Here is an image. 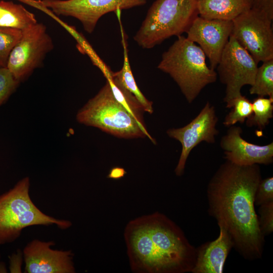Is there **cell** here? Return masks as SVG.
<instances>
[{
    "mask_svg": "<svg viewBox=\"0 0 273 273\" xmlns=\"http://www.w3.org/2000/svg\"><path fill=\"white\" fill-rule=\"evenodd\" d=\"M258 165H239L226 160L207 188L209 215L229 234L233 248L249 260L261 258L264 244L255 210V193L262 179Z\"/></svg>",
    "mask_w": 273,
    "mask_h": 273,
    "instance_id": "6da1fadb",
    "label": "cell"
},
{
    "mask_svg": "<svg viewBox=\"0 0 273 273\" xmlns=\"http://www.w3.org/2000/svg\"><path fill=\"white\" fill-rule=\"evenodd\" d=\"M124 236L133 272L184 273L194 265L196 248L163 214L156 212L131 220Z\"/></svg>",
    "mask_w": 273,
    "mask_h": 273,
    "instance_id": "7a4b0ae2",
    "label": "cell"
},
{
    "mask_svg": "<svg viewBox=\"0 0 273 273\" xmlns=\"http://www.w3.org/2000/svg\"><path fill=\"white\" fill-rule=\"evenodd\" d=\"M157 67L172 78L189 104L217 77L215 70L207 65L200 47L181 35L162 54Z\"/></svg>",
    "mask_w": 273,
    "mask_h": 273,
    "instance_id": "3957f363",
    "label": "cell"
},
{
    "mask_svg": "<svg viewBox=\"0 0 273 273\" xmlns=\"http://www.w3.org/2000/svg\"><path fill=\"white\" fill-rule=\"evenodd\" d=\"M29 178L26 177L0 195V245L14 242L28 226L56 224L64 230L72 225L71 221L55 218L38 209L29 196Z\"/></svg>",
    "mask_w": 273,
    "mask_h": 273,
    "instance_id": "277c9868",
    "label": "cell"
},
{
    "mask_svg": "<svg viewBox=\"0 0 273 273\" xmlns=\"http://www.w3.org/2000/svg\"><path fill=\"white\" fill-rule=\"evenodd\" d=\"M198 16L197 0H156L134 36L144 49H151L172 36L186 32Z\"/></svg>",
    "mask_w": 273,
    "mask_h": 273,
    "instance_id": "5b68a950",
    "label": "cell"
},
{
    "mask_svg": "<svg viewBox=\"0 0 273 273\" xmlns=\"http://www.w3.org/2000/svg\"><path fill=\"white\" fill-rule=\"evenodd\" d=\"M76 119L80 123L97 127L117 137L132 139L147 136L156 143L146 128L115 99L108 81L79 110Z\"/></svg>",
    "mask_w": 273,
    "mask_h": 273,
    "instance_id": "8992f818",
    "label": "cell"
},
{
    "mask_svg": "<svg viewBox=\"0 0 273 273\" xmlns=\"http://www.w3.org/2000/svg\"><path fill=\"white\" fill-rule=\"evenodd\" d=\"M23 3L50 10L58 16L72 17L80 22L84 30L92 33L99 20L109 12L143 6L146 0H22Z\"/></svg>",
    "mask_w": 273,
    "mask_h": 273,
    "instance_id": "52a82bcc",
    "label": "cell"
},
{
    "mask_svg": "<svg viewBox=\"0 0 273 273\" xmlns=\"http://www.w3.org/2000/svg\"><path fill=\"white\" fill-rule=\"evenodd\" d=\"M20 38L12 49L7 67L20 82L42 66L46 55L54 48L45 25L36 22L21 30Z\"/></svg>",
    "mask_w": 273,
    "mask_h": 273,
    "instance_id": "ba28073f",
    "label": "cell"
},
{
    "mask_svg": "<svg viewBox=\"0 0 273 273\" xmlns=\"http://www.w3.org/2000/svg\"><path fill=\"white\" fill-rule=\"evenodd\" d=\"M257 68L249 52L231 35L216 68L220 81L225 85L223 102L227 108L230 109L232 101L242 95L243 86L253 84Z\"/></svg>",
    "mask_w": 273,
    "mask_h": 273,
    "instance_id": "9c48e42d",
    "label": "cell"
},
{
    "mask_svg": "<svg viewBox=\"0 0 273 273\" xmlns=\"http://www.w3.org/2000/svg\"><path fill=\"white\" fill-rule=\"evenodd\" d=\"M272 19L253 8L233 21L231 33L258 64L273 59Z\"/></svg>",
    "mask_w": 273,
    "mask_h": 273,
    "instance_id": "30bf717a",
    "label": "cell"
},
{
    "mask_svg": "<svg viewBox=\"0 0 273 273\" xmlns=\"http://www.w3.org/2000/svg\"><path fill=\"white\" fill-rule=\"evenodd\" d=\"M218 121L215 107L207 102L198 115L186 125L167 130L168 135L181 145L180 155L174 170L177 176L183 174L187 159L193 149L202 142L215 143V137L219 134L216 127Z\"/></svg>",
    "mask_w": 273,
    "mask_h": 273,
    "instance_id": "8fae6325",
    "label": "cell"
},
{
    "mask_svg": "<svg viewBox=\"0 0 273 273\" xmlns=\"http://www.w3.org/2000/svg\"><path fill=\"white\" fill-rule=\"evenodd\" d=\"M233 29V21L196 17L186 31L189 40L199 44L215 70Z\"/></svg>",
    "mask_w": 273,
    "mask_h": 273,
    "instance_id": "7c38bea8",
    "label": "cell"
},
{
    "mask_svg": "<svg viewBox=\"0 0 273 273\" xmlns=\"http://www.w3.org/2000/svg\"><path fill=\"white\" fill-rule=\"evenodd\" d=\"M53 241L33 240L23 251L27 273H74L73 253L71 250H54Z\"/></svg>",
    "mask_w": 273,
    "mask_h": 273,
    "instance_id": "4fadbf2b",
    "label": "cell"
},
{
    "mask_svg": "<svg viewBox=\"0 0 273 273\" xmlns=\"http://www.w3.org/2000/svg\"><path fill=\"white\" fill-rule=\"evenodd\" d=\"M241 127L231 126L220 140L224 158L239 165H269L273 162V143L260 146L250 143L241 136Z\"/></svg>",
    "mask_w": 273,
    "mask_h": 273,
    "instance_id": "5bb4252c",
    "label": "cell"
},
{
    "mask_svg": "<svg viewBox=\"0 0 273 273\" xmlns=\"http://www.w3.org/2000/svg\"><path fill=\"white\" fill-rule=\"evenodd\" d=\"M219 228V235L216 239L196 249V261L191 272H223L225 260L234 244L225 229Z\"/></svg>",
    "mask_w": 273,
    "mask_h": 273,
    "instance_id": "9a60e30c",
    "label": "cell"
},
{
    "mask_svg": "<svg viewBox=\"0 0 273 273\" xmlns=\"http://www.w3.org/2000/svg\"><path fill=\"white\" fill-rule=\"evenodd\" d=\"M253 0H197L199 16L233 21L252 9Z\"/></svg>",
    "mask_w": 273,
    "mask_h": 273,
    "instance_id": "2e32d148",
    "label": "cell"
},
{
    "mask_svg": "<svg viewBox=\"0 0 273 273\" xmlns=\"http://www.w3.org/2000/svg\"><path fill=\"white\" fill-rule=\"evenodd\" d=\"M37 22L35 15L22 5L0 1V27L22 30Z\"/></svg>",
    "mask_w": 273,
    "mask_h": 273,
    "instance_id": "e0dca14e",
    "label": "cell"
},
{
    "mask_svg": "<svg viewBox=\"0 0 273 273\" xmlns=\"http://www.w3.org/2000/svg\"><path fill=\"white\" fill-rule=\"evenodd\" d=\"M122 43L123 48L124 60L123 66L117 72H112V76L139 101L145 112L152 114L153 112V103L146 99L139 89L132 74L128 57L126 41L123 29L121 27Z\"/></svg>",
    "mask_w": 273,
    "mask_h": 273,
    "instance_id": "ac0fdd59",
    "label": "cell"
},
{
    "mask_svg": "<svg viewBox=\"0 0 273 273\" xmlns=\"http://www.w3.org/2000/svg\"><path fill=\"white\" fill-rule=\"evenodd\" d=\"M103 73L115 99L125 107L142 127L146 128L143 119V113L145 111L137 99L112 76V71L110 69L108 68Z\"/></svg>",
    "mask_w": 273,
    "mask_h": 273,
    "instance_id": "d6986e66",
    "label": "cell"
},
{
    "mask_svg": "<svg viewBox=\"0 0 273 273\" xmlns=\"http://www.w3.org/2000/svg\"><path fill=\"white\" fill-rule=\"evenodd\" d=\"M262 63L257 68L249 93L258 97L273 98V59Z\"/></svg>",
    "mask_w": 273,
    "mask_h": 273,
    "instance_id": "ffe728a7",
    "label": "cell"
},
{
    "mask_svg": "<svg viewBox=\"0 0 273 273\" xmlns=\"http://www.w3.org/2000/svg\"><path fill=\"white\" fill-rule=\"evenodd\" d=\"M252 114L246 120L248 127L257 126L262 131L273 117V98L258 97L252 102Z\"/></svg>",
    "mask_w": 273,
    "mask_h": 273,
    "instance_id": "44dd1931",
    "label": "cell"
},
{
    "mask_svg": "<svg viewBox=\"0 0 273 273\" xmlns=\"http://www.w3.org/2000/svg\"><path fill=\"white\" fill-rule=\"evenodd\" d=\"M230 109L231 110L225 116L223 122L226 127L234 125L237 122L244 123L253 112L252 102L242 95L232 101Z\"/></svg>",
    "mask_w": 273,
    "mask_h": 273,
    "instance_id": "7402d4cb",
    "label": "cell"
},
{
    "mask_svg": "<svg viewBox=\"0 0 273 273\" xmlns=\"http://www.w3.org/2000/svg\"><path fill=\"white\" fill-rule=\"evenodd\" d=\"M21 34V30L0 27V68L7 67L9 55Z\"/></svg>",
    "mask_w": 273,
    "mask_h": 273,
    "instance_id": "603a6c76",
    "label": "cell"
},
{
    "mask_svg": "<svg viewBox=\"0 0 273 273\" xmlns=\"http://www.w3.org/2000/svg\"><path fill=\"white\" fill-rule=\"evenodd\" d=\"M20 83L7 67L0 68V106L6 102Z\"/></svg>",
    "mask_w": 273,
    "mask_h": 273,
    "instance_id": "cb8c5ba5",
    "label": "cell"
},
{
    "mask_svg": "<svg viewBox=\"0 0 273 273\" xmlns=\"http://www.w3.org/2000/svg\"><path fill=\"white\" fill-rule=\"evenodd\" d=\"M258 222L260 230L265 237L273 231V202L259 206Z\"/></svg>",
    "mask_w": 273,
    "mask_h": 273,
    "instance_id": "d4e9b609",
    "label": "cell"
},
{
    "mask_svg": "<svg viewBox=\"0 0 273 273\" xmlns=\"http://www.w3.org/2000/svg\"><path fill=\"white\" fill-rule=\"evenodd\" d=\"M273 202V177L260 180L255 195V205L260 206Z\"/></svg>",
    "mask_w": 273,
    "mask_h": 273,
    "instance_id": "484cf974",
    "label": "cell"
},
{
    "mask_svg": "<svg viewBox=\"0 0 273 273\" xmlns=\"http://www.w3.org/2000/svg\"><path fill=\"white\" fill-rule=\"evenodd\" d=\"M252 8L273 19V0H253Z\"/></svg>",
    "mask_w": 273,
    "mask_h": 273,
    "instance_id": "4316f807",
    "label": "cell"
},
{
    "mask_svg": "<svg viewBox=\"0 0 273 273\" xmlns=\"http://www.w3.org/2000/svg\"><path fill=\"white\" fill-rule=\"evenodd\" d=\"M125 173L126 172L123 168L115 167L111 170L108 177L113 179H119L122 177Z\"/></svg>",
    "mask_w": 273,
    "mask_h": 273,
    "instance_id": "83f0119b",
    "label": "cell"
}]
</instances>
